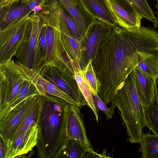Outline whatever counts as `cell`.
<instances>
[{
    "label": "cell",
    "instance_id": "cell-1",
    "mask_svg": "<svg viewBox=\"0 0 158 158\" xmlns=\"http://www.w3.org/2000/svg\"><path fill=\"white\" fill-rule=\"evenodd\" d=\"M139 52H158V32L150 27L137 30L113 26L100 44L92 60L99 84L98 95L109 105L118 90L139 64Z\"/></svg>",
    "mask_w": 158,
    "mask_h": 158
},
{
    "label": "cell",
    "instance_id": "cell-2",
    "mask_svg": "<svg viewBox=\"0 0 158 158\" xmlns=\"http://www.w3.org/2000/svg\"><path fill=\"white\" fill-rule=\"evenodd\" d=\"M36 148L38 157L56 158L65 138L68 103L59 97L41 95Z\"/></svg>",
    "mask_w": 158,
    "mask_h": 158
},
{
    "label": "cell",
    "instance_id": "cell-3",
    "mask_svg": "<svg viewBox=\"0 0 158 158\" xmlns=\"http://www.w3.org/2000/svg\"><path fill=\"white\" fill-rule=\"evenodd\" d=\"M112 102L120 111L129 141L131 143H139L146 121L144 107L137 90L134 69L118 90Z\"/></svg>",
    "mask_w": 158,
    "mask_h": 158
},
{
    "label": "cell",
    "instance_id": "cell-4",
    "mask_svg": "<svg viewBox=\"0 0 158 158\" xmlns=\"http://www.w3.org/2000/svg\"><path fill=\"white\" fill-rule=\"evenodd\" d=\"M29 12L0 30V63L16 56L27 40L31 27Z\"/></svg>",
    "mask_w": 158,
    "mask_h": 158
},
{
    "label": "cell",
    "instance_id": "cell-5",
    "mask_svg": "<svg viewBox=\"0 0 158 158\" xmlns=\"http://www.w3.org/2000/svg\"><path fill=\"white\" fill-rule=\"evenodd\" d=\"M26 79L13 60L0 64V111L14 102Z\"/></svg>",
    "mask_w": 158,
    "mask_h": 158
},
{
    "label": "cell",
    "instance_id": "cell-6",
    "mask_svg": "<svg viewBox=\"0 0 158 158\" xmlns=\"http://www.w3.org/2000/svg\"><path fill=\"white\" fill-rule=\"evenodd\" d=\"M113 26L98 19L88 26L82 39V70L92 60L99 45L110 33Z\"/></svg>",
    "mask_w": 158,
    "mask_h": 158
},
{
    "label": "cell",
    "instance_id": "cell-7",
    "mask_svg": "<svg viewBox=\"0 0 158 158\" xmlns=\"http://www.w3.org/2000/svg\"><path fill=\"white\" fill-rule=\"evenodd\" d=\"M44 68L43 70L48 71V73H39L44 78L68 95L80 107L88 106L87 102L77 83L75 76H69L62 72L60 75L57 71L56 67Z\"/></svg>",
    "mask_w": 158,
    "mask_h": 158
},
{
    "label": "cell",
    "instance_id": "cell-8",
    "mask_svg": "<svg viewBox=\"0 0 158 158\" xmlns=\"http://www.w3.org/2000/svg\"><path fill=\"white\" fill-rule=\"evenodd\" d=\"M80 107L69 104L66 111L65 138L75 139L90 151H93L88 140Z\"/></svg>",
    "mask_w": 158,
    "mask_h": 158
},
{
    "label": "cell",
    "instance_id": "cell-9",
    "mask_svg": "<svg viewBox=\"0 0 158 158\" xmlns=\"http://www.w3.org/2000/svg\"><path fill=\"white\" fill-rule=\"evenodd\" d=\"M30 18L31 27L29 35L16 57L19 62L31 69L36 68V52L42 28L40 20Z\"/></svg>",
    "mask_w": 158,
    "mask_h": 158
},
{
    "label": "cell",
    "instance_id": "cell-10",
    "mask_svg": "<svg viewBox=\"0 0 158 158\" xmlns=\"http://www.w3.org/2000/svg\"><path fill=\"white\" fill-rule=\"evenodd\" d=\"M15 63L25 76L35 85L41 95L47 94L56 96L64 100L69 104L77 106V104L68 95L44 78L38 72L28 68L17 61Z\"/></svg>",
    "mask_w": 158,
    "mask_h": 158
},
{
    "label": "cell",
    "instance_id": "cell-11",
    "mask_svg": "<svg viewBox=\"0 0 158 158\" xmlns=\"http://www.w3.org/2000/svg\"><path fill=\"white\" fill-rule=\"evenodd\" d=\"M38 133V123H36L27 130L13 142L5 145L4 158H17L19 156L28 153L36 145Z\"/></svg>",
    "mask_w": 158,
    "mask_h": 158
},
{
    "label": "cell",
    "instance_id": "cell-12",
    "mask_svg": "<svg viewBox=\"0 0 158 158\" xmlns=\"http://www.w3.org/2000/svg\"><path fill=\"white\" fill-rule=\"evenodd\" d=\"M41 104V95H36L25 111L17 125L7 140L6 145L22 135L27 130L38 123Z\"/></svg>",
    "mask_w": 158,
    "mask_h": 158
},
{
    "label": "cell",
    "instance_id": "cell-13",
    "mask_svg": "<svg viewBox=\"0 0 158 158\" xmlns=\"http://www.w3.org/2000/svg\"><path fill=\"white\" fill-rule=\"evenodd\" d=\"M35 95L25 98L14 106L6 115L0 118V139L3 142H6L11 135Z\"/></svg>",
    "mask_w": 158,
    "mask_h": 158
},
{
    "label": "cell",
    "instance_id": "cell-14",
    "mask_svg": "<svg viewBox=\"0 0 158 158\" xmlns=\"http://www.w3.org/2000/svg\"><path fill=\"white\" fill-rule=\"evenodd\" d=\"M138 94L144 107L155 101V80L145 73L138 66L134 69Z\"/></svg>",
    "mask_w": 158,
    "mask_h": 158
},
{
    "label": "cell",
    "instance_id": "cell-15",
    "mask_svg": "<svg viewBox=\"0 0 158 158\" xmlns=\"http://www.w3.org/2000/svg\"><path fill=\"white\" fill-rule=\"evenodd\" d=\"M60 27L63 42L66 51L71 59L77 60L81 67H82L83 39L80 40L74 36L70 32L65 21L61 17Z\"/></svg>",
    "mask_w": 158,
    "mask_h": 158
},
{
    "label": "cell",
    "instance_id": "cell-16",
    "mask_svg": "<svg viewBox=\"0 0 158 158\" xmlns=\"http://www.w3.org/2000/svg\"><path fill=\"white\" fill-rule=\"evenodd\" d=\"M107 1L117 25L131 30L140 28L143 18L141 16L129 13L112 0Z\"/></svg>",
    "mask_w": 158,
    "mask_h": 158
},
{
    "label": "cell",
    "instance_id": "cell-17",
    "mask_svg": "<svg viewBox=\"0 0 158 158\" xmlns=\"http://www.w3.org/2000/svg\"><path fill=\"white\" fill-rule=\"evenodd\" d=\"M85 7L96 19L112 26L117 25L107 0H82Z\"/></svg>",
    "mask_w": 158,
    "mask_h": 158
},
{
    "label": "cell",
    "instance_id": "cell-18",
    "mask_svg": "<svg viewBox=\"0 0 158 158\" xmlns=\"http://www.w3.org/2000/svg\"><path fill=\"white\" fill-rule=\"evenodd\" d=\"M71 63L74 70L75 80L78 87L87 103L88 106L94 112L96 119L98 122V116L94 106L93 93L82 73L78 61L72 59Z\"/></svg>",
    "mask_w": 158,
    "mask_h": 158
},
{
    "label": "cell",
    "instance_id": "cell-19",
    "mask_svg": "<svg viewBox=\"0 0 158 158\" xmlns=\"http://www.w3.org/2000/svg\"><path fill=\"white\" fill-rule=\"evenodd\" d=\"M131 13L139 15L147 19L150 18L154 12L147 0H112Z\"/></svg>",
    "mask_w": 158,
    "mask_h": 158
},
{
    "label": "cell",
    "instance_id": "cell-20",
    "mask_svg": "<svg viewBox=\"0 0 158 158\" xmlns=\"http://www.w3.org/2000/svg\"><path fill=\"white\" fill-rule=\"evenodd\" d=\"M82 145L78 141L65 138L56 158H84L88 151H92Z\"/></svg>",
    "mask_w": 158,
    "mask_h": 158
},
{
    "label": "cell",
    "instance_id": "cell-21",
    "mask_svg": "<svg viewBox=\"0 0 158 158\" xmlns=\"http://www.w3.org/2000/svg\"><path fill=\"white\" fill-rule=\"evenodd\" d=\"M138 66L145 73L156 80L158 77V52L149 54L139 52Z\"/></svg>",
    "mask_w": 158,
    "mask_h": 158
},
{
    "label": "cell",
    "instance_id": "cell-22",
    "mask_svg": "<svg viewBox=\"0 0 158 158\" xmlns=\"http://www.w3.org/2000/svg\"><path fill=\"white\" fill-rule=\"evenodd\" d=\"M139 151L142 158H158V136L144 133L139 142Z\"/></svg>",
    "mask_w": 158,
    "mask_h": 158
},
{
    "label": "cell",
    "instance_id": "cell-23",
    "mask_svg": "<svg viewBox=\"0 0 158 158\" xmlns=\"http://www.w3.org/2000/svg\"><path fill=\"white\" fill-rule=\"evenodd\" d=\"M41 95L37 88L30 79H27L23 82L17 98L14 102L0 111V118L6 115L14 106L25 98L34 95Z\"/></svg>",
    "mask_w": 158,
    "mask_h": 158
},
{
    "label": "cell",
    "instance_id": "cell-24",
    "mask_svg": "<svg viewBox=\"0 0 158 158\" xmlns=\"http://www.w3.org/2000/svg\"><path fill=\"white\" fill-rule=\"evenodd\" d=\"M9 8L1 17L0 30L4 28L15 20L29 12L30 9L28 5L16 6H9Z\"/></svg>",
    "mask_w": 158,
    "mask_h": 158
},
{
    "label": "cell",
    "instance_id": "cell-25",
    "mask_svg": "<svg viewBox=\"0 0 158 158\" xmlns=\"http://www.w3.org/2000/svg\"><path fill=\"white\" fill-rule=\"evenodd\" d=\"M69 14L84 34L88 26L80 12L77 9L78 0H60Z\"/></svg>",
    "mask_w": 158,
    "mask_h": 158
},
{
    "label": "cell",
    "instance_id": "cell-26",
    "mask_svg": "<svg viewBox=\"0 0 158 158\" xmlns=\"http://www.w3.org/2000/svg\"><path fill=\"white\" fill-rule=\"evenodd\" d=\"M146 126L154 134L158 136V106L153 103L144 107Z\"/></svg>",
    "mask_w": 158,
    "mask_h": 158
},
{
    "label": "cell",
    "instance_id": "cell-27",
    "mask_svg": "<svg viewBox=\"0 0 158 158\" xmlns=\"http://www.w3.org/2000/svg\"><path fill=\"white\" fill-rule=\"evenodd\" d=\"M83 75L93 94H97L99 84L92 66V60L82 70Z\"/></svg>",
    "mask_w": 158,
    "mask_h": 158
},
{
    "label": "cell",
    "instance_id": "cell-28",
    "mask_svg": "<svg viewBox=\"0 0 158 158\" xmlns=\"http://www.w3.org/2000/svg\"><path fill=\"white\" fill-rule=\"evenodd\" d=\"M46 27L42 25L39 43L36 52V68L41 64H43L46 60Z\"/></svg>",
    "mask_w": 158,
    "mask_h": 158
},
{
    "label": "cell",
    "instance_id": "cell-29",
    "mask_svg": "<svg viewBox=\"0 0 158 158\" xmlns=\"http://www.w3.org/2000/svg\"><path fill=\"white\" fill-rule=\"evenodd\" d=\"M57 13L65 21L72 34L77 38L82 40L83 38L84 34L70 15L66 14L62 9L58 10Z\"/></svg>",
    "mask_w": 158,
    "mask_h": 158
},
{
    "label": "cell",
    "instance_id": "cell-30",
    "mask_svg": "<svg viewBox=\"0 0 158 158\" xmlns=\"http://www.w3.org/2000/svg\"><path fill=\"white\" fill-rule=\"evenodd\" d=\"M93 96L95 107L98 111L101 110L103 111L106 116V119L112 118L114 114L115 108L116 107L113 102H111L110 107H107L106 104L99 97L97 94H93Z\"/></svg>",
    "mask_w": 158,
    "mask_h": 158
},
{
    "label": "cell",
    "instance_id": "cell-31",
    "mask_svg": "<svg viewBox=\"0 0 158 158\" xmlns=\"http://www.w3.org/2000/svg\"><path fill=\"white\" fill-rule=\"evenodd\" d=\"M46 27L47 49L46 60L43 64L47 63L50 57L54 42V30L52 21L48 23Z\"/></svg>",
    "mask_w": 158,
    "mask_h": 158
},
{
    "label": "cell",
    "instance_id": "cell-32",
    "mask_svg": "<svg viewBox=\"0 0 158 158\" xmlns=\"http://www.w3.org/2000/svg\"><path fill=\"white\" fill-rule=\"evenodd\" d=\"M40 0H1V7L3 8L6 6H11L14 4L19 2H21V3H28L30 2L33 1H37Z\"/></svg>",
    "mask_w": 158,
    "mask_h": 158
},
{
    "label": "cell",
    "instance_id": "cell-33",
    "mask_svg": "<svg viewBox=\"0 0 158 158\" xmlns=\"http://www.w3.org/2000/svg\"><path fill=\"white\" fill-rule=\"evenodd\" d=\"M5 153V148L3 142L0 139V158H4Z\"/></svg>",
    "mask_w": 158,
    "mask_h": 158
},
{
    "label": "cell",
    "instance_id": "cell-34",
    "mask_svg": "<svg viewBox=\"0 0 158 158\" xmlns=\"http://www.w3.org/2000/svg\"><path fill=\"white\" fill-rule=\"evenodd\" d=\"M155 101L158 105V77L155 80Z\"/></svg>",
    "mask_w": 158,
    "mask_h": 158
},
{
    "label": "cell",
    "instance_id": "cell-35",
    "mask_svg": "<svg viewBox=\"0 0 158 158\" xmlns=\"http://www.w3.org/2000/svg\"><path fill=\"white\" fill-rule=\"evenodd\" d=\"M40 1L39 0L38 1H33L30 2L28 5L30 10H32L36 6L37 2H39Z\"/></svg>",
    "mask_w": 158,
    "mask_h": 158
},
{
    "label": "cell",
    "instance_id": "cell-36",
    "mask_svg": "<svg viewBox=\"0 0 158 158\" xmlns=\"http://www.w3.org/2000/svg\"><path fill=\"white\" fill-rule=\"evenodd\" d=\"M42 7H41L39 5H37L32 10V11H39L40 10H42Z\"/></svg>",
    "mask_w": 158,
    "mask_h": 158
},
{
    "label": "cell",
    "instance_id": "cell-37",
    "mask_svg": "<svg viewBox=\"0 0 158 158\" xmlns=\"http://www.w3.org/2000/svg\"><path fill=\"white\" fill-rule=\"evenodd\" d=\"M155 6L157 10V13L158 14V0H157V4Z\"/></svg>",
    "mask_w": 158,
    "mask_h": 158
}]
</instances>
